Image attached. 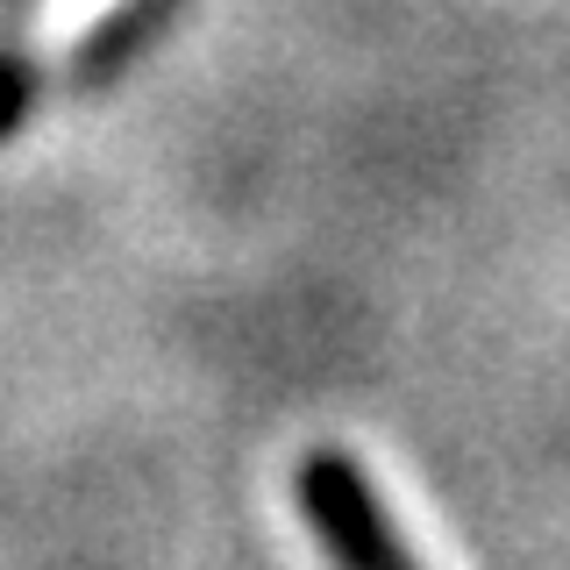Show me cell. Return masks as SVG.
Segmentation results:
<instances>
[{"label": "cell", "instance_id": "1", "mask_svg": "<svg viewBox=\"0 0 570 570\" xmlns=\"http://www.w3.org/2000/svg\"><path fill=\"white\" fill-rule=\"evenodd\" d=\"M293 492H299V513H307L321 557H328L335 570H421L414 542L392 528L385 499L371 492V478L356 471V456L314 450L307 463H299Z\"/></svg>", "mask_w": 570, "mask_h": 570}, {"label": "cell", "instance_id": "2", "mask_svg": "<svg viewBox=\"0 0 570 570\" xmlns=\"http://www.w3.org/2000/svg\"><path fill=\"white\" fill-rule=\"evenodd\" d=\"M50 0H0V136L22 129L29 86H36V36Z\"/></svg>", "mask_w": 570, "mask_h": 570}]
</instances>
